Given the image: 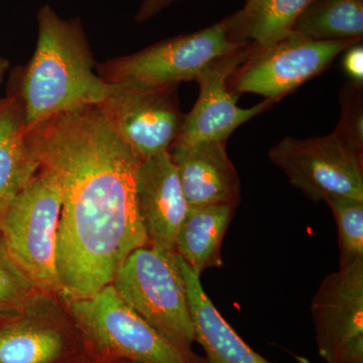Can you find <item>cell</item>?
<instances>
[{"label": "cell", "instance_id": "6da1fadb", "mask_svg": "<svg viewBox=\"0 0 363 363\" xmlns=\"http://www.w3.org/2000/svg\"><path fill=\"white\" fill-rule=\"evenodd\" d=\"M40 168L62 193L57 240L60 291L89 298L111 284L133 250L149 247L136 204L142 160L123 142L100 105L28 128Z\"/></svg>", "mask_w": 363, "mask_h": 363}, {"label": "cell", "instance_id": "7a4b0ae2", "mask_svg": "<svg viewBox=\"0 0 363 363\" xmlns=\"http://www.w3.org/2000/svg\"><path fill=\"white\" fill-rule=\"evenodd\" d=\"M39 37L21 86L26 126L104 104L111 83L93 72V60L77 21L62 20L52 7L38 14Z\"/></svg>", "mask_w": 363, "mask_h": 363}, {"label": "cell", "instance_id": "3957f363", "mask_svg": "<svg viewBox=\"0 0 363 363\" xmlns=\"http://www.w3.org/2000/svg\"><path fill=\"white\" fill-rule=\"evenodd\" d=\"M111 285L131 309L183 350L196 342L187 289L176 252L152 247L133 250Z\"/></svg>", "mask_w": 363, "mask_h": 363}, {"label": "cell", "instance_id": "277c9868", "mask_svg": "<svg viewBox=\"0 0 363 363\" xmlns=\"http://www.w3.org/2000/svg\"><path fill=\"white\" fill-rule=\"evenodd\" d=\"M62 203L56 178L40 167L0 216V235L6 250L33 285L45 291H60L57 240Z\"/></svg>", "mask_w": 363, "mask_h": 363}, {"label": "cell", "instance_id": "5b68a950", "mask_svg": "<svg viewBox=\"0 0 363 363\" xmlns=\"http://www.w3.org/2000/svg\"><path fill=\"white\" fill-rule=\"evenodd\" d=\"M81 328L98 347L135 363H208L192 350L169 342L131 309L114 286H104L89 298L71 301Z\"/></svg>", "mask_w": 363, "mask_h": 363}, {"label": "cell", "instance_id": "8992f818", "mask_svg": "<svg viewBox=\"0 0 363 363\" xmlns=\"http://www.w3.org/2000/svg\"><path fill=\"white\" fill-rule=\"evenodd\" d=\"M362 40H316L292 30L266 47L252 45V52L228 79L235 94L255 93L278 102L321 74L334 59Z\"/></svg>", "mask_w": 363, "mask_h": 363}, {"label": "cell", "instance_id": "52a82bcc", "mask_svg": "<svg viewBox=\"0 0 363 363\" xmlns=\"http://www.w3.org/2000/svg\"><path fill=\"white\" fill-rule=\"evenodd\" d=\"M242 45L247 44H238L229 38L222 21L109 62L102 72L104 80L147 89L177 86L196 80L213 60Z\"/></svg>", "mask_w": 363, "mask_h": 363}, {"label": "cell", "instance_id": "ba28073f", "mask_svg": "<svg viewBox=\"0 0 363 363\" xmlns=\"http://www.w3.org/2000/svg\"><path fill=\"white\" fill-rule=\"evenodd\" d=\"M269 156L312 201H325L329 196L363 200L362 154L335 133L307 140L286 136Z\"/></svg>", "mask_w": 363, "mask_h": 363}, {"label": "cell", "instance_id": "9c48e42d", "mask_svg": "<svg viewBox=\"0 0 363 363\" xmlns=\"http://www.w3.org/2000/svg\"><path fill=\"white\" fill-rule=\"evenodd\" d=\"M100 106L123 140L140 160L169 150L178 138L185 116L177 101L176 86L133 87L111 83Z\"/></svg>", "mask_w": 363, "mask_h": 363}, {"label": "cell", "instance_id": "30bf717a", "mask_svg": "<svg viewBox=\"0 0 363 363\" xmlns=\"http://www.w3.org/2000/svg\"><path fill=\"white\" fill-rule=\"evenodd\" d=\"M311 314L325 362L363 363V260L325 277Z\"/></svg>", "mask_w": 363, "mask_h": 363}, {"label": "cell", "instance_id": "8fae6325", "mask_svg": "<svg viewBox=\"0 0 363 363\" xmlns=\"http://www.w3.org/2000/svg\"><path fill=\"white\" fill-rule=\"evenodd\" d=\"M252 50V45H240L205 67L195 80L200 86L199 97L190 113L185 116L180 133L174 143L226 142L241 124L267 111L274 104L264 99L250 108H240L238 105L240 95L229 89L228 79L245 63Z\"/></svg>", "mask_w": 363, "mask_h": 363}, {"label": "cell", "instance_id": "7c38bea8", "mask_svg": "<svg viewBox=\"0 0 363 363\" xmlns=\"http://www.w3.org/2000/svg\"><path fill=\"white\" fill-rule=\"evenodd\" d=\"M136 204L150 247L175 252L176 236L189 205L169 150L142 160Z\"/></svg>", "mask_w": 363, "mask_h": 363}, {"label": "cell", "instance_id": "4fadbf2b", "mask_svg": "<svg viewBox=\"0 0 363 363\" xmlns=\"http://www.w3.org/2000/svg\"><path fill=\"white\" fill-rule=\"evenodd\" d=\"M225 143H173L169 147L189 207L240 205V177L227 156Z\"/></svg>", "mask_w": 363, "mask_h": 363}, {"label": "cell", "instance_id": "5bb4252c", "mask_svg": "<svg viewBox=\"0 0 363 363\" xmlns=\"http://www.w3.org/2000/svg\"><path fill=\"white\" fill-rule=\"evenodd\" d=\"M179 257V255H178ZM185 279L196 342L208 363H272L250 348L216 309L203 289L199 274L179 257Z\"/></svg>", "mask_w": 363, "mask_h": 363}, {"label": "cell", "instance_id": "9a60e30c", "mask_svg": "<svg viewBox=\"0 0 363 363\" xmlns=\"http://www.w3.org/2000/svg\"><path fill=\"white\" fill-rule=\"evenodd\" d=\"M39 169L21 100H0V216Z\"/></svg>", "mask_w": 363, "mask_h": 363}, {"label": "cell", "instance_id": "2e32d148", "mask_svg": "<svg viewBox=\"0 0 363 363\" xmlns=\"http://www.w3.org/2000/svg\"><path fill=\"white\" fill-rule=\"evenodd\" d=\"M236 208L228 204L189 207L177 233L175 252L199 276L223 266L222 245Z\"/></svg>", "mask_w": 363, "mask_h": 363}, {"label": "cell", "instance_id": "e0dca14e", "mask_svg": "<svg viewBox=\"0 0 363 363\" xmlns=\"http://www.w3.org/2000/svg\"><path fill=\"white\" fill-rule=\"evenodd\" d=\"M313 1L247 0L243 9L223 21L234 43L266 47L292 32L298 16Z\"/></svg>", "mask_w": 363, "mask_h": 363}, {"label": "cell", "instance_id": "ac0fdd59", "mask_svg": "<svg viewBox=\"0 0 363 363\" xmlns=\"http://www.w3.org/2000/svg\"><path fill=\"white\" fill-rule=\"evenodd\" d=\"M293 30L316 40H362L363 0H314Z\"/></svg>", "mask_w": 363, "mask_h": 363}, {"label": "cell", "instance_id": "d6986e66", "mask_svg": "<svg viewBox=\"0 0 363 363\" xmlns=\"http://www.w3.org/2000/svg\"><path fill=\"white\" fill-rule=\"evenodd\" d=\"M63 350L55 329L18 321L0 327V363H51Z\"/></svg>", "mask_w": 363, "mask_h": 363}, {"label": "cell", "instance_id": "ffe728a7", "mask_svg": "<svg viewBox=\"0 0 363 363\" xmlns=\"http://www.w3.org/2000/svg\"><path fill=\"white\" fill-rule=\"evenodd\" d=\"M325 202L330 207L337 224L339 269L363 260V200L345 196H329Z\"/></svg>", "mask_w": 363, "mask_h": 363}, {"label": "cell", "instance_id": "44dd1931", "mask_svg": "<svg viewBox=\"0 0 363 363\" xmlns=\"http://www.w3.org/2000/svg\"><path fill=\"white\" fill-rule=\"evenodd\" d=\"M32 279L0 240V312L18 309L32 294Z\"/></svg>", "mask_w": 363, "mask_h": 363}, {"label": "cell", "instance_id": "7402d4cb", "mask_svg": "<svg viewBox=\"0 0 363 363\" xmlns=\"http://www.w3.org/2000/svg\"><path fill=\"white\" fill-rule=\"evenodd\" d=\"M354 89H350L342 102V118L337 130L334 131L350 147L362 154L363 117L362 97H353Z\"/></svg>", "mask_w": 363, "mask_h": 363}, {"label": "cell", "instance_id": "603a6c76", "mask_svg": "<svg viewBox=\"0 0 363 363\" xmlns=\"http://www.w3.org/2000/svg\"><path fill=\"white\" fill-rule=\"evenodd\" d=\"M343 68L351 80L354 81L357 84H362L363 48L362 44L357 43L346 50L345 57L343 59Z\"/></svg>", "mask_w": 363, "mask_h": 363}, {"label": "cell", "instance_id": "cb8c5ba5", "mask_svg": "<svg viewBox=\"0 0 363 363\" xmlns=\"http://www.w3.org/2000/svg\"><path fill=\"white\" fill-rule=\"evenodd\" d=\"M175 0H145L140 6V11L136 14V21H143L149 20L156 16L164 7L169 6Z\"/></svg>", "mask_w": 363, "mask_h": 363}, {"label": "cell", "instance_id": "d4e9b609", "mask_svg": "<svg viewBox=\"0 0 363 363\" xmlns=\"http://www.w3.org/2000/svg\"><path fill=\"white\" fill-rule=\"evenodd\" d=\"M7 67H9V63H7L6 60H4L0 56V83H1L2 79H4Z\"/></svg>", "mask_w": 363, "mask_h": 363}]
</instances>
